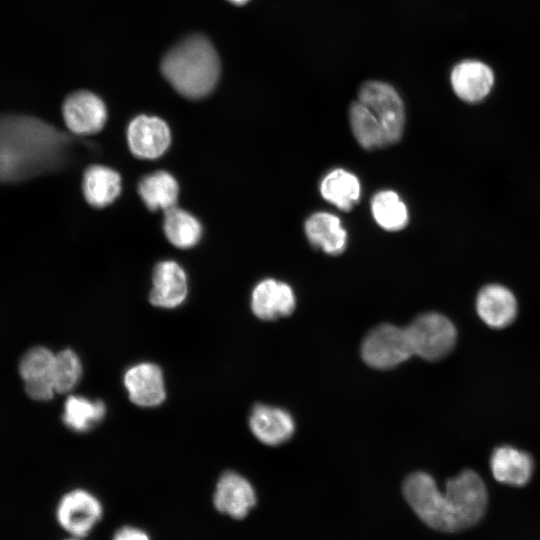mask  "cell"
<instances>
[{
    "instance_id": "cell-1",
    "label": "cell",
    "mask_w": 540,
    "mask_h": 540,
    "mask_svg": "<svg viewBox=\"0 0 540 540\" xmlns=\"http://www.w3.org/2000/svg\"><path fill=\"white\" fill-rule=\"evenodd\" d=\"M402 491L419 519L441 532H457L475 525L484 515L488 502L485 483L470 469L449 479L444 493L433 477L423 471L408 475Z\"/></svg>"
},
{
    "instance_id": "cell-2",
    "label": "cell",
    "mask_w": 540,
    "mask_h": 540,
    "mask_svg": "<svg viewBox=\"0 0 540 540\" xmlns=\"http://www.w3.org/2000/svg\"><path fill=\"white\" fill-rule=\"evenodd\" d=\"M69 138L30 116H0V182H15L60 167Z\"/></svg>"
},
{
    "instance_id": "cell-3",
    "label": "cell",
    "mask_w": 540,
    "mask_h": 540,
    "mask_svg": "<svg viewBox=\"0 0 540 540\" xmlns=\"http://www.w3.org/2000/svg\"><path fill=\"white\" fill-rule=\"evenodd\" d=\"M161 71L179 94L196 100L215 88L220 61L211 42L197 34L185 38L165 54Z\"/></svg>"
},
{
    "instance_id": "cell-4",
    "label": "cell",
    "mask_w": 540,
    "mask_h": 540,
    "mask_svg": "<svg viewBox=\"0 0 540 540\" xmlns=\"http://www.w3.org/2000/svg\"><path fill=\"white\" fill-rule=\"evenodd\" d=\"M405 330L413 355L428 361L444 358L452 351L457 340L452 321L437 312L419 315Z\"/></svg>"
},
{
    "instance_id": "cell-5",
    "label": "cell",
    "mask_w": 540,
    "mask_h": 540,
    "mask_svg": "<svg viewBox=\"0 0 540 540\" xmlns=\"http://www.w3.org/2000/svg\"><path fill=\"white\" fill-rule=\"evenodd\" d=\"M358 100L369 108L384 129L389 145L398 142L403 134L405 110L395 88L382 81L362 84Z\"/></svg>"
},
{
    "instance_id": "cell-6",
    "label": "cell",
    "mask_w": 540,
    "mask_h": 540,
    "mask_svg": "<svg viewBox=\"0 0 540 540\" xmlns=\"http://www.w3.org/2000/svg\"><path fill=\"white\" fill-rule=\"evenodd\" d=\"M363 361L376 369H390L413 356L405 328L381 324L373 328L361 345Z\"/></svg>"
},
{
    "instance_id": "cell-7",
    "label": "cell",
    "mask_w": 540,
    "mask_h": 540,
    "mask_svg": "<svg viewBox=\"0 0 540 540\" xmlns=\"http://www.w3.org/2000/svg\"><path fill=\"white\" fill-rule=\"evenodd\" d=\"M102 513V505L92 493L74 489L60 499L56 518L65 531L82 538L99 522Z\"/></svg>"
},
{
    "instance_id": "cell-8",
    "label": "cell",
    "mask_w": 540,
    "mask_h": 540,
    "mask_svg": "<svg viewBox=\"0 0 540 540\" xmlns=\"http://www.w3.org/2000/svg\"><path fill=\"white\" fill-rule=\"evenodd\" d=\"M62 115L68 130L76 135L99 132L107 120V109L100 97L89 91H77L63 102Z\"/></svg>"
},
{
    "instance_id": "cell-9",
    "label": "cell",
    "mask_w": 540,
    "mask_h": 540,
    "mask_svg": "<svg viewBox=\"0 0 540 540\" xmlns=\"http://www.w3.org/2000/svg\"><path fill=\"white\" fill-rule=\"evenodd\" d=\"M127 142L137 158L153 160L162 156L170 146L171 132L161 118L139 115L128 125Z\"/></svg>"
},
{
    "instance_id": "cell-10",
    "label": "cell",
    "mask_w": 540,
    "mask_h": 540,
    "mask_svg": "<svg viewBox=\"0 0 540 540\" xmlns=\"http://www.w3.org/2000/svg\"><path fill=\"white\" fill-rule=\"evenodd\" d=\"M55 355L45 347H34L26 352L19 365L25 390L30 398L46 401L56 392L54 385Z\"/></svg>"
},
{
    "instance_id": "cell-11",
    "label": "cell",
    "mask_w": 540,
    "mask_h": 540,
    "mask_svg": "<svg viewBox=\"0 0 540 540\" xmlns=\"http://www.w3.org/2000/svg\"><path fill=\"white\" fill-rule=\"evenodd\" d=\"M124 386L129 399L140 407H156L166 398L163 372L154 363L141 362L128 368Z\"/></svg>"
},
{
    "instance_id": "cell-12",
    "label": "cell",
    "mask_w": 540,
    "mask_h": 540,
    "mask_svg": "<svg viewBox=\"0 0 540 540\" xmlns=\"http://www.w3.org/2000/svg\"><path fill=\"white\" fill-rule=\"evenodd\" d=\"M216 509L234 519H242L256 505V493L251 483L234 471L223 473L215 487Z\"/></svg>"
},
{
    "instance_id": "cell-13",
    "label": "cell",
    "mask_w": 540,
    "mask_h": 540,
    "mask_svg": "<svg viewBox=\"0 0 540 540\" xmlns=\"http://www.w3.org/2000/svg\"><path fill=\"white\" fill-rule=\"evenodd\" d=\"M475 306L480 319L495 329L509 326L515 320L518 311L514 293L498 283L483 286L477 293Z\"/></svg>"
},
{
    "instance_id": "cell-14",
    "label": "cell",
    "mask_w": 540,
    "mask_h": 540,
    "mask_svg": "<svg viewBox=\"0 0 540 540\" xmlns=\"http://www.w3.org/2000/svg\"><path fill=\"white\" fill-rule=\"evenodd\" d=\"M494 73L485 63L464 60L457 63L450 74V82L456 96L467 103L484 100L494 85Z\"/></svg>"
},
{
    "instance_id": "cell-15",
    "label": "cell",
    "mask_w": 540,
    "mask_h": 540,
    "mask_svg": "<svg viewBox=\"0 0 540 540\" xmlns=\"http://www.w3.org/2000/svg\"><path fill=\"white\" fill-rule=\"evenodd\" d=\"M188 294L187 276L176 262H159L152 275V289L149 300L152 305L165 309L180 306Z\"/></svg>"
},
{
    "instance_id": "cell-16",
    "label": "cell",
    "mask_w": 540,
    "mask_h": 540,
    "mask_svg": "<svg viewBox=\"0 0 540 540\" xmlns=\"http://www.w3.org/2000/svg\"><path fill=\"white\" fill-rule=\"evenodd\" d=\"M296 300L293 289L286 283L264 279L253 289L251 309L262 320H275L290 315Z\"/></svg>"
},
{
    "instance_id": "cell-17",
    "label": "cell",
    "mask_w": 540,
    "mask_h": 540,
    "mask_svg": "<svg viewBox=\"0 0 540 540\" xmlns=\"http://www.w3.org/2000/svg\"><path fill=\"white\" fill-rule=\"evenodd\" d=\"M249 426L253 435L269 446L289 440L295 428L294 420L286 410L265 404L253 407Z\"/></svg>"
},
{
    "instance_id": "cell-18",
    "label": "cell",
    "mask_w": 540,
    "mask_h": 540,
    "mask_svg": "<svg viewBox=\"0 0 540 540\" xmlns=\"http://www.w3.org/2000/svg\"><path fill=\"white\" fill-rule=\"evenodd\" d=\"M490 468L498 482L511 486H523L532 477L534 463L527 452L509 445H502L493 450Z\"/></svg>"
},
{
    "instance_id": "cell-19",
    "label": "cell",
    "mask_w": 540,
    "mask_h": 540,
    "mask_svg": "<svg viewBox=\"0 0 540 540\" xmlns=\"http://www.w3.org/2000/svg\"><path fill=\"white\" fill-rule=\"evenodd\" d=\"M310 243L330 255L340 254L346 247L347 232L340 219L328 212L312 214L305 222Z\"/></svg>"
},
{
    "instance_id": "cell-20",
    "label": "cell",
    "mask_w": 540,
    "mask_h": 540,
    "mask_svg": "<svg viewBox=\"0 0 540 540\" xmlns=\"http://www.w3.org/2000/svg\"><path fill=\"white\" fill-rule=\"evenodd\" d=\"M82 186L86 201L95 208H104L119 196L121 177L109 167L91 165L84 172Z\"/></svg>"
},
{
    "instance_id": "cell-21",
    "label": "cell",
    "mask_w": 540,
    "mask_h": 540,
    "mask_svg": "<svg viewBox=\"0 0 540 540\" xmlns=\"http://www.w3.org/2000/svg\"><path fill=\"white\" fill-rule=\"evenodd\" d=\"M138 193L150 210L167 211L176 206L179 185L170 173L156 171L140 180Z\"/></svg>"
},
{
    "instance_id": "cell-22",
    "label": "cell",
    "mask_w": 540,
    "mask_h": 540,
    "mask_svg": "<svg viewBox=\"0 0 540 540\" xmlns=\"http://www.w3.org/2000/svg\"><path fill=\"white\" fill-rule=\"evenodd\" d=\"M320 193L326 201L349 211L359 201L360 182L354 174L341 168L334 169L321 181Z\"/></svg>"
},
{
    "instance_id": "cell-23",
    "label": "cell",
    "mask_w": 540,
    "mask_h": 540,
    "mask_svg": "<svg viewBox=\"0 0 540 540\" xmlns=\"http://www.w3.org/2000/svg\"><path fill=\"white\" fill-rule=\"evenodd\" d=\"M106 415L103 401L83 396H69L64 405V424L75 432H87L98 425Z\"/></svg>"
},
{
    "instance_id": "cell-24",
    "label": "cell",
    "mask_w": 540,
    "mask_h": 540,
    "mask_svg": "<svg viewBox=\"0 0 540 540\" xmlns=\"http://www.w3.org/2000/svg\"><path fill=\"white\" fill-rule=\"evenodd\" d=\"M163 229L168 241L181 249L195 246L202 235L200 222L193 215L176 206L165 211Z\"/></svg>"
},
{
    "instance_id": "cell-25",
    "label": "cell",
    "mask_w": 540,
    "mask_h": 540,
    "mask_svg": "<svg viewBox=\"0 0 540 540\" xmlns=\"http://www.w3.org/2000/svg\"><path fill=\"white\" fill-rule=\"evenodd\" d=\"M349 119L353 134L363 148L373 150L389 145L383 127L359 100L351 104Z\"/></svg>"
},
{
    "instance_id": "cell-26",
    "label": "cell",
    "mask_w": 540,
    "mask_h": 540,
    "mask_svg": "<svg viewBox=\"0 0 540 540\" xmlns=\"http://www.w3.org/2000/svg\"><path fill=\"white\" fill-rule=\"evenodd\" d=\"M371 211L377 224L387 231L402 230L408 223L405 203L391 190L379 191L373 196Z\"/></svg>"
},
{
    "instance_id": "cell-27",
    "label": "cell",
    "mask_w": 540,
    "mask_h": 540,
    "mask_svg": "<svg viewBox=\"0 0 540 540\" xmlns=\"http://www.w3.org/2000/svg\"><path fill=\"white\" fill-rule=\"evenodd\" d=\"M82 376V364L78 355L71 349H65L55 355L54 385L56 392L71 391Z\"/></svg>"
},
{
    "instance_id": "cell-28",
    "label": "cell",
    "mask_w": 540,
    "mask_h": 540,
    "mask_svg": "<svg viewBox=\"0 0 540 540\" xmlns=\"http://www.w3.org/2000/svg\"><path fill=\"white\" fill-rule=\"evenodd\" d=\"M113 540H150V537L139 528L124 526L116 531Z\"/></svg>"
},
{
    "instance_id": "cell-29",
    "label": "cell",
    "mask_w": 540,
    "mask_h": 540,
    "mask_svg": "<svg viewBox=\"0 0 540 540\" xmlns=\"http://www.w3.org/2000/svg\"><path fill=\"white\" fill-rule=\"evenodd\" d=\"M235 5H244L245 3H247L249 0H227Z\"/></svg>"
},
{
    "instance_id": "cell-30",
    "label": "cell",
    "mask_w": 540,
    "mask_h": 540,
    "mask_svg": "<svg viewBox=\"0 0 540 540\" xmlns=\"http://www.w3.org/2000/svg\"><path fill=\"white\" fill-rule=\"evenodd\" d=\"M66 540H81V539H80V537H73V538L66 539Z\"/></svg>"
}]
</instances>
